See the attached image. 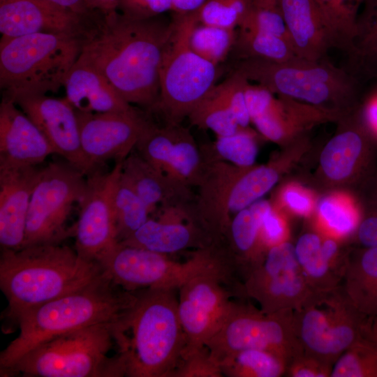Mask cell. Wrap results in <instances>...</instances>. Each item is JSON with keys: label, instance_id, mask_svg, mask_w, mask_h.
Returning <instances> with one entry per match:
<instances>
[{"label": "cell", "instance_id": "cell-1", "mask_svg": "<svg viewBox=\"0 0 377 377\" xmlns=\"http://www.w3.org/2000/svg\"><path fill=\"white\" fill-rule=\"evenodd\" d=\"M159 17L129 19L118 11L92 20L80 56L97 68L130 104L151 110L159 98V71L172 30Z\"/></svg>", "mask_w": 377, "mask_h": 377}, {"label": "cell", "instance_id": "cell-2", "mask_svg": "<svg viewBox=\"0 0 377 377\" xmlns=\"http://www.w3.org/2000/svg\"><path fill=\"white\" fill-rule=\"evenodd\" d=\"M102 272L98 263L61 244L1 249L0 288L8 301V330L22 313L83 287Z\"/></svg>", "mask_w": 377, "mask_h": 377}, {"label": "cell", "instance_id": "cell-3", "mask_svg": "<svg viewBox=\"0 0 377 377\" xmlns=\"http://www.w3.org/2000/svg\"><path fill=\"white\" fill-rule=\"evenodd\" d=\"M135 298L103 272L87 285L22 313L20 333L0 353V371L39 343L61 334L101 323H119Z\"/></svg>", "mask_w": 377, "mask_h": 377}, {"label": "cell", "instance_id": "cell-4", "mask_svg": "<svg viewBox=\"0 0 377 377\" xmlns=\"http://www.w3.org/2000/svg\"><path fill=\"white\" fill-rule=\"evenodd\" d=\"M173 288H147L135 299L121 320L119 352L126 376L170 377L179 364L186 337Z\"/></svg>", "mask_w": 377, "mask_h": 377}, {"label": "cell", "instance_id": "cell-5", "mask_svg": "<svg viewBox=\"0 0 377 377\" xmlns=\"http://www.w3.org/2000/svg\"><path fill=\"white\" fill-rule=\"evenodd\" d=\"M118 323L93 325L52 337L0 371L1 376H126L123 356H108L117 345Z\"/></svg>", "mask_w": 377, "mask_h": 377}, {"label": "cell", "instance_id": "cell-6", "mask_svg": "<svg viewBox=\"0 0 377 377\" xmlns=\"http://www.w3.org/2000/svg\"><path fill=\"white\" fill-rule=\"evenodd\" d=\"M234 70L279 96L326 110V105L330 104L337 112L355 109L364 85L327 58H296L285 62L242 59L237 61Z\"/></svg>", "mask_w": 377, "mask_h": 377}, {"label": "cell", "instance_id": "cell-7", "mask_svg": "<svg viewBox=\"0 0 377 377\" xmlns=\"http://www.w3.org/2000/svg\"><path fill=\"white\" fill-rule=\"evenodd\" d=\"M84 36L38 33L0 40L3 96L56 92L78 59Z\"/></svg>", "mask_w": 377, "mask_h": 377}, {"label": "cell", "instance_id": "cell-8", "mask_svg": "<svg viewBox=\"0 0 377 377\" xmlns=\"http://www.w3.org/2000/svg\"><path fill=\"white\" fill-rule=\"evenodd\" d=\"M293 320L304 353L331 365L351 346L377 342V317L358 311L340 286L314 291L293 310Z\"/></svg>", "mask_w": 377, "mask_h": 377}, {"label": "cell", "instance_id": "cell-9", "mask_svg": "<svg viewBox=\"0 0 377 377\" xmlns=\"http://www.w3.org/2000/svg\"><path fill=\"white\" fill-rule=\"evenodd\" d=\"M195 13L173 15L159 71V98L151 110L167 123L180 124L216 85L219 66L195 53L189 43L198 23Z\"/></svg>", "mask_w": 377, "mask_h": 377}, {"label": "cell", "instance_id": "cell-10", "mask_svg": "<svg viewBox=\"0 0 377 377\" xmlns=\"http://www.w3.org/2000/svg\"><path fill=\"white\" fill-rule=\"evenodd\" d=\"M103 272L122 289H177L191 279L208 273L227 274L228 264L214 246L195 249L186 262L118 242L98 261Z\"/></svg>", "mask_w": 377, "mask_h": 377}, {"label": "cell", "instance_id": "cell-11", "mask_svg": "<svg viewBox=\"0 0 377 377\" xmlns=\"http://www.w3.org/2000/svg\"><path fill=\"white\" fill-rule=\"evenodd\" d=\"M205 347L220 364L226 357L250 348L274 353L285 360L287 366L304 353L295 333L293 310L266 313L235 302Z\"/></svg>", "mask_w": 377, "mask_h": 377}, {"label": "cell", "instance_id": "cell-12", "mask_svg": "<svg viewBox=\"0 0 377 377\" xmlns=\"http://www.w3.org/2000/svg\"><path fill=\"white\" fill-rule=\"evenodd\" d=\"M86 188V175L67 161L41 168L28 210L24 246L61 244L74 236L67 221Z\"/></svg>", "mask_w": 377, "mask_h": 377}, {"label": "cell", "instance_id": "cell-13", "mask_svg": "<svg viewBox=\"0 0 377 377\" xmlns=\"http://www.w3.org/2000/svg\"><path fill=\"white\" fill-rule=\"evenodd\" d=\"M242 285L244 296L254 299L266 313L297 309L314 292L299 265L295 246L288 242L270 247Z\"/></svg>", "mask_w": 377, "mask_h": 377}, {"label": "cell", "instance_id": "cell-14", "mask_svg": "<svg viewBox=\"0 0 377 377\" xmlns=\"http://www.w3.org/2000/svg\"><path fill=\"white\" fill-rule=\"evenodd\" d=\"M235 279L221 273L203 274L178 288V314L186 337L182 355L205 347L218 330L232 302L224 285L237 291L241 287Z\"/></svg>", "mask_w": 377, "mask_h": 377}, {"label": "cell", "instance_id": "cell-15", "mask_svg": "<svg viewBox=\"0 0 377 377\" xmlns=\"http://www.w3.org/2000/svg\"><path fill=\"white\" fill-rule=\"evenodd\" d=\"M122 161L110 171L98 167L86 176V188L79 202L78 220L74 236L77 253L96 262L119 242L111 203L114 179Z\"/></svg>", "mask_w": 377, "mask_h": 377}, {"label": "cell", "instance_id": "cell-16", "mask_svg": "<svg viewBox=\"0 0 377 377\" xmlns=\"http://www.w3.org/2000/svg\"><path fill=\"white\" fill-rule=\"evenodd\" d=\"M83 154L94 170L124 160L135 148L149 119L135 108L121 112L75 110Z\"/></svg>", "mask_w": 377, "mask_h": 377}, {"label": "cell", "instance_id": "cell-17", "mask_svg": "<svg viewBox=\"0 0 377 377\" xmlns=\"http://www.w3.org/2000/svg\"><path fill=\"white\" fill-rule=\"evenodd\" d=\"M10 98L37 126L55 154L62 156L86 176L94 170L82 149L75 110L66 97L21 94Z\"/></svg>", "mask_w": 377, "mask_h": 377}, {"label": "cell", "instance_id": "cell-18", "mask_svg": "<svg viewBox=\"0 0 377 377\" xmlns=\"http://www.w3.org/2000/svg\"><path fill=\"white\" fill-rule=\"evenodd\" d=\"M93 15L82 16L43 0L0 2V32L14 38L38 33L84 36Z\"/></svg>", "mask_w": 377, "mask_h": 377}, {"label": "cell", "instance_id": "cell-19", "mask_svg": "<svg viewBox=\"0 0 377 377\" xmlns=\"http://www.w3.org/2000/svg\"><path fill=\"white\" fill-rule=\"evenodd\" d=\"M120 242L166 255L214 244L202 229L189 219L185 206L161 208L158 219L149 218Z\"/></svg>", "mask_w": 377, "mask_h": 377}, {"label": "cell", "instance_id": "cell-20", "mask_svg": "<svg viewBox=\"0 0 377 377\" xmlns=\"http://www.w3.org/2000/svg\"><path fill=\"white\" fill-rule=\"evenodd\" d=\"M55 154L37 126L3 96L0 104V168L38 165Z\"/></svg>", "mask_w": 377, "mask_h": 377}, {"label": "cell", "instance_id": "cell-21", "mask_svg": "<svg viewBox=\"0 0 377 377\" xmlns=\"http://www.w3.org/2000/svg\"><path fill=\"white\" fill-rule=\"evenodd\" d=\"M41 168H0V245L1 249L23 248L30 200Z\"/></svg>", "mask_w": 377, "mask_h": 377}, {"label": "cell", "instance_id": "cell-22", "mask_svg": "<svg viewBox=\"0 0 377 377\" xmlns=\"http://www.w3.org/2000/svg\"><path fill=\"white\" fill-rule=\"evenodd\" d=\"M290 43L297 56L318 61L334 48L329 27L314 0H279Z\"/></svg>", "mask_w": 377, "mask_h": 377}, {"label": "cell", "instance_id": "cell-23", "mask_svg": "<svg viewBox=\"0 0 377 377\" xmlns=\"http://www.w3.org/2000/svg\"><path fill=\"white\" fill-rule=\"evenodd\" d=\"M64 87L66 98L83 112H121L135 109L93 64L79 56Z\"/></svg>", "mask_w": 377, "mask_h": 377}, {"label": "cell", "instance_id": "cell-24", "mask_svg": "<svg viewBox=\"0 0 377 377\" xmlns=\"http://www.w3.org/2000/svg\"><path fill=\"white\" fill-rule=\"evenodd\" d=\"M121 175L151 214L158 207L190 205L194 199L191 188L155 168L135 149L123 160Z\"/></svg>", "mask_w": 377, "mask_h": 377}, {"label": "cell", "instance_id": "cell-25", "mask_svg": "<svg viewBox=\"0 0 377 377\" xmlns=\"http://www.w3.org/2000/svg\"><path fill=\"white\" fill-rule=\"evenodd\" d=\"M295 251L301 270L314 291L330 290L340 286L347 256L339 255L336 240L306 232L297 239Z\"/></svg>", "mask_w": 377, "mask_h": 377}, {"label": "cell", "instance_id": "cell-26", "mask_svg": "<svg viewBox=\"0 0 377 377\" xmlns=\"http://www.w3.org/2000/svg\"><path fill=\"white\" fill-rule=\"evenodd\" d=\"M221 244L236 274L244 279L262 263L267 249L260 237L258 221L249 207L232 216Z\"/></svg>", "mask_w": 377, "mask_h": 377}, {"label": "cell", "instance_id": "cell-27", "mask_svg": "<svg viewBox=\"0 0 377 377\" xmlns=\"http://www.w3.org/2000/svg\"><path fill=\"white\" fill-rule=\"evenodd\" d=\"M341 67L363 84L377 79V0H365Z\"/></svg>", "mask_w": 377, "mask_h": 377}, {"label": "cell", "instance_id": "cell-28", "mask_svg": "<svg viewBox=\"0 0 377 377\" xmlns=\"http://www.w3.org/2000/svg\"><path fill=\"white\" fill-rule=\"evenodd\" d=\"M360 312L377 317V248L365 247L347 255L339 286Z\"/></svg>", "mask_w": 377, "mask_h": 377}, {"label": "cell", "instance_id": "cell-29", "mask_svg": "<svg viewBox=\"0 0 377 377\" xmlns=\"http://www.w3.org/2000/svg\"><path fill=\"white\" fill-rule=\"evenodd\" d=\"M334 136L323 149L320 163L325 175L333 180L348 177L364 147L365 131L369 126L362 117L358 123Z\"/></svg>", "mask_w": 377, "mask_h": 377}, {"label": "cell", "instance_id": "cell-30", "mask_svg": "<svg viewBox=\"0 0 377 377\" xmlns=\"http://www.w3.org/2000/svg\"><path fill=\"white\" fill-rule=\"evenodd\" d=\"M122 161L114 179L111 191L112 208L119 242L140 228L151 218V214L145 203L122 177Z\"/></svg>", "mask_w": 377, "mask_h": 377}, {"label": "cell", "instance_id": "cell-31", "mask_svg": "<svg viewBox=\"0 0 377 377\" xmlns=\"http://www.w3.org/2000/svg\"><path fill=\"white\" fill-rule=\"evenodd\" d=\"M205 158L191 132L181 125L170 158L163 171L188 188L197 187L203 175Z\"/></svg>", "mask_w": 377, "mask_h": 377}, {"label": "cell", "instance_id": "cell-32", "mask_svg": "<svg viewBox=\"0 0 377 377\" xmlns=\"http://www.w3.org/2000/svg\"><path fill=\"white\" fill-rule=\"evenodd\" d=\"M231 53L237 60L254 59L285 62L299 58L287 40L258 31L238 29Z\"/></svg>", "mask_w": 377, "mask_h": 377}, {"label": "cell", "instance_id": "cell-33", "mask_svg": "<svg viewBox=\"0 0 377 377\" xmlns=\"http://www.w3.org/2000/svg\"><path fill=\"white\" fill-rule=\"evenodd\" d=\"M221 368L230 377H279L285 376L287 362L270 351L250 348L226 357Z\"/></svg>", "mask_w": 377, "mask_h": 377}, {"label": "cell", "instance_id": "cell-34", "mask_svg": "<svg viewBox=\"0 0 377 377\" xmlns=\"http://www.w3.org/2000/svg\"><path fill=\"white\" fill-rule=\"evenodd\" d=\"M201 149L209 158L242 168L253 166L258 155L257 142L249 127L230 135L218 136L212 144L201 146Z\"/></svg>", "mask_w": 377, "mask_h": 377}, {"label": "cell", "instance_id": "cell-35", "mask_svg": "<svg viewBox=\"0 0 377 377\" xmlns=\"http://www.w3.org/2000/svg\"><path fill=\"white\" fill-rule=\"evenodd\" d=\"M188 118L193 126L210 130L216 137L234 134L243 128L220 96L216 86L191 111Z\"/></svg>", "mask_w": 377, "mask_h": 377}, {"label": "cell", "instance_id": "cell-36", "mask_svg": "<svg viewBox=\"0 0 377 377\" xmlns=\"http://www.w3.org/2000/svg\"><path fill=\"white\" fill-rule=\"evenodd\" d=\"M331 31L334 48L343 53L354 33L358 14L365 0H314Z\"/></svg>", "mask_w": 377, "mask_h": 377}, {"label": "cell", "instance_id": "cell-37", "mask_svg": "<svg viewBox=\"0 0 377 377\" xmlns=\"http://www.w3.org/2000/svg\"><path fill=\"white\" fill-rule=\"evenodd\" d=\"M237 30L198 22L192 29L189 43L193 50L209 62L219 66L231 53Z\"/></svg>", "mask_w": 377, "mask_h": 377}, {"label": "cell", "instance_id": "cell-38", "mask_svg": "<svg viewBox=\"0 0 377 377\" xmlns=\"http://www.w3.org/2000/svg\"><path fill=\"white\" fill-rule=\"evenodd\" d=\"M330 377H377V342L357 343L335 361Z\"/></svg>", "mask_w": 377, "mask_h": 377}, {"label": "cell", "instance_id": "cell-39", "mask_svg": "<svg viewBox=\"0 0 377 377\" xmlns=\"http://www.w3.org/2000/svg\"><path fill=\"white\" fill-rule=\"evenodd\" d=\"M253 5V0H207L195 15L199 23L237 29Z\"/></svg>", "mask_w": 377, "mask_h": 377}, {"label": "cell", "instance_id": "cell-40", "mask_svg": "<svg viewBox=\"0 0 377 377\" xmlns=\"http://www.w3.org/2000/svg\"><path fill=\"white\" fill-rule=\"evenodd\" d=\"M238 29H251L283 38L290 42L287 27L278 3L253 5ZM291 44V43H290Z\"/></svg>", "mask_w": 377, "mask_h": 377}, {"label": "cell", "instance_id": "cell-41", "mask_svg": "<svg viewBox=\"0 0 377 377\" xmlns=\"http://www.w3.org/2000/svg\"><path fill=\"white\" fill-rule=\"evenodd\" d=\"M249 83L243 75L234 70L224 81L216 85L220 96L243 128L249 127L251 122L246 96Z\"/></svg>", "mask_w": 377, "mask_h": 377}, {"label": "cell", "instance_id": "cell-42", "mask_svg": "<svg viewBox=\"0 0 377 377\" xmlns=\"http://www.w3.org/2000/svg\"><path fill=\"white\" fill-rule=\"evenodd\" d=\"M221 364L206 347L182 355L170 377H221Z\"/></svg>", "mask_w": 377, "mask_h": 377}, {"label": "cell", "instance_id": "cell-43", "mask_svg": "<svg viewBox=\"0 0 377 377\" xmlns=\"http://www.w3.org/2000/svg\"><path fill=\"white\" fill-rule=\"evenodd\" d=\"M257 219L262 241L268 250L272 246L283 242L286 229L281 218L274 212L267 200H258L249 206Z\"/></svg>", "mask_w": 377, "mask_h": 377}, {"label": "cell", "instance_id": "cell-44", "mask_svg": "<svg viewBox=\"0 0 377 377\" xmlns=\"http://www.w3.org/2000/svg\"><path fill=\"white\" fill-rule=\"evenodd\" d=\"M320 214L326 226L339 235H347L357 229L356 214L336 200L327 198L319 205Z\"/></svg>", "mask_w": 377, "mask_h": 377}, {"label": "cell", "instance_id": "cell-45", "mask_svg": "<svg viewBox=\"0 0 377 377\" xmlns=\"http://www.w3.org/2000/svg\"><path fill=\"white\" fill-rule=\"evenodd\" d=\"M172 0H119L118 10L132 20H147L171 11Z\"/></svg>", "mask_w": 377, "mask_h": 377}, {"label": "cell", "instance_id": "cell-46", "mask_svg": "<svg viewBox=\"0 0 377 377\" xmlns=\"http://www.w3.org/2000/svg\"><path fill=\"white\" fill-rule=\"evenodd\" d=\"M332 366L303 353L295 357L288 364L285 376L290 377H330Z\"/></svg>", "mask_w": 377, "mask_h": 377}, {"label": "cell", "instance_id": "cell-47", "mask_svg": "<svg viewBox=\"0 0 377 377\" xmlns=\"http://www.w3.org/2000/svg\"><path fill=\"white\" fill-rule=\"evenodd\" d=\"M357 237L363 246L377 248V214L368 215L360 222Z\"/></svg>", "mask_w": 377, "mask_h": 377}, {"label": "cell", "instance_id": "cell-48", "mask_svg": "<svg viewBox=\"0 0 377 377\" xmlns=\"http://www.w3.org/2000/svg\"><path fill=\"white\" fill-rule=\"evenodd\" d=\"M283 200L292 209L299 214H306L311 209L309 199L295 190L287 189L283 193Z\"/></svg>", "mask_w": 377, "mask_h": 377}, {"label": "cell", "instance_id": "cell-49", "mask_svg": "<svg viewBox=\"0 0 377 377\" xmlns=\"http://www.w3.org/2000/svg\"><path fill=\"white\" fill-rule=\"evenodd\" d=\"M119 0H84L90 13L103 15L111 14L118 10Z\"/></svg>", "mask_w": 377, "mask_h": 377}, {"label": "cell", "instance_id": "cell-50", "mask_svg": "<svg viewBox=\"0 0 377 377\" xmlns=\"http://www.w3.org/2000/svg\"><path fill=\"white\" fill-rule=\"evenodd\" d=\"M64 10L82 16H91L84 0H43Z\"/></svg>", "mask_w": 377, "mask_h": 377}, {"label": "cell", "instance_id": "cell-51", "mask_svg": "<svg viewBox=\"0 0 377 377\" xmlns=\"http://www.w3.org/2000/svg\"><path fill=\"white\" fill-rule=\"evenodd\" d=\"M207 0H172L171 11L175 15H185L199 9Z\"/></svg>", "mask_w": 377, "mask_h": 377}, {"label": "cell", "instance_id": "cell-52", "mask_svg": "<svg viewBox=\"0 0 377 377\" xmlns=\"http://www.w3.org/2000/svg\"><path fill=\"white\" fill-rule=\"evenodd\" d=\"M364 116L371 131L377 132V102L367 108Z\"/></svg>", "mask_w": 377, "mask_h": 377}, {"label": "cell", "instance_id": "cell-53", "mask_svg": "<svg viewBox=\"0 0 377 377\" xmlns=\"http://www.w3.org/2000/svg\"><path fill=\"white\" fill-rule=\"evenodd\" d=\"M253 1L260 4H276L279 0H253Z\"/></svg>", "mask_w": 377, "mask_h": 377}, {"label": "cell", "instance_id": "cell-54", "mask_svg": "<svg viewBox=\"0 0 377 377\" xmlns=\"http://www.w3.org/2000/svg\"><path fill=\"white\" fill-rule=\"evenodd\" d=\"M4 1V0H0V2H1V1Z\"/></svg>", "mask_w": 377, "mask_h": 377}]
</instances>
